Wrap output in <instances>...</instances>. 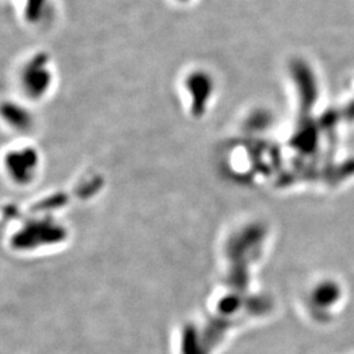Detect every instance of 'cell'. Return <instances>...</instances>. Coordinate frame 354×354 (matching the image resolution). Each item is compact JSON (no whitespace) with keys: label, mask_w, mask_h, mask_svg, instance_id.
Segmentation results:
<instances>
[{"label":"cell","mask_w":354,"mask_h":354,"mask_svg":"<svg viewBox=\"0 0 354 354\" xmlns=\"http://www.w3.org/2000/svg\"><path fill=\"white\" fill-rule=\"evenodd\" d=\"M23 14L30 23H37L43 20L46 14L49 0H23Z\"/></svg>","instance_id":"cell-2"},{"label":"cell","mask_w":354,"mask_h":354,"mask_svg":"<svg viewBox=\"0 0 354 354\" xmlns=\"http://www.w3.org/2000/svg\"><path fill=\"white\" fill-rule=\"evenodd\" d=\"M53 78L54 72L49 57L37 54L23 65L19 74V83L27 96L37 99L46 95L50 85H53Z\"/></svg>","instance_id":"cell-1"},{"label":"cell","mask_w":354,"mask_h":354,"mask_svg":"<svg viewBox=\"0 0 354 354\" xmlns=\"http://www.w3.org/2000/svg\"><path fill=\"white\" fill-rule=\"evenodd\" d=\"M12 154H14V155L16 156L20 162H21V151H20V150L14 151ZM24 167H25V168H30V170H34V172H36V168H37V166H36V164H24Z\"/></svg>","instance_id":"cell-3"}]
</instances>
